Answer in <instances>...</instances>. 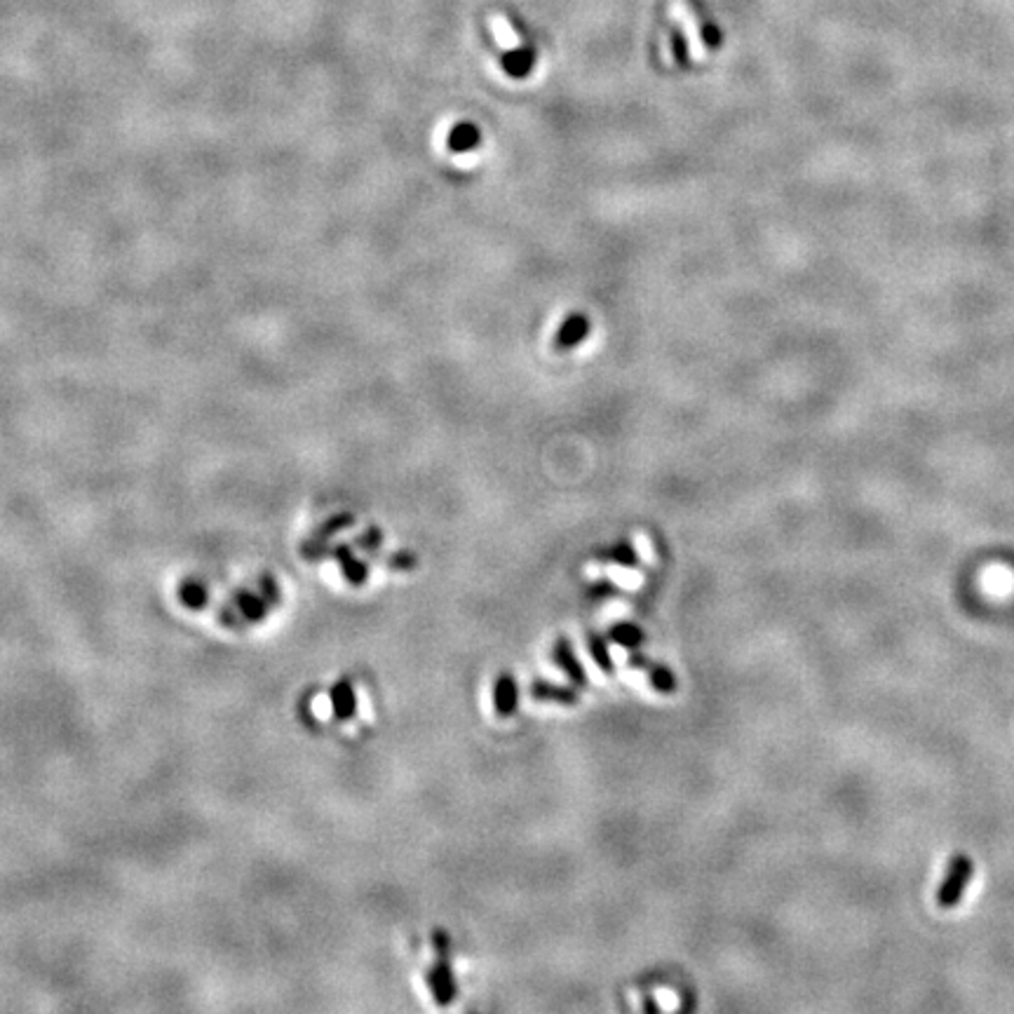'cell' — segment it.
<instances>
[{
	"instance_id": "cell-6",
	"label": "cell",
	"mask_w": 1014,
	"mask_h": 1014,
	"mask_svg": "<svg viewBox=\"0 0 1014 1014\" xmlns=\"http://www.w3.org/2000/svg\"><path fill=\"white\" fill-rule=\"evenodd\" d=\"M615 637H618V641H623V644H627V646H634L641 641V632L632 625H620L618 630H615Z\"/></svg>"
},
{
	"instance_id": "cell-8",
	"label": "cell",
	"mask_w": 1014,
	"mask_h": 1014,
	"mask_svg": "<svg viewBox=\"0 0 1014 1014\" xmlns=\"http://www.w3.org/2000/svg\"><path fill=\"white\" fill-rule=\"evenodd\" d=\"M592 653H594V660H597V665L604 667L606 672H611L613 662H611V658H608V651L599 644V641H592Z\"/></svg>"
},
{
	"instance_id": "cell-4",
	"label": "cell",
	"mask_w": 1014,
	"mask_h": 1014,
	"mask_svg": "<svg viewBox=\"0 0 1014 1014\" xmlns=\"http://www.w3.org/2000/svg\"><path fill=\"white\" fill-rule=\"evenodd\" d=\"M533 695H536L538 700L566 702V705L576 702V698H573L571 691H561V688H552L550 684H536V686H533Z\"/></svg>"
},
{
	"instance_id": "cell-3",
	"label": "cell",
	"mask_w": 1014,
	"mask_h": 1014,
	"mask_svg": "<svg viewBox=\"0 0 1014 1014\" xmlns=\"http://www.w3.org/2000/svg\"><path fill=\"white\" fill-rule=\"evenodd\" d=\"M557 660L559 665L564 667V672L571 674L573 681H578V684H585V669L578 665L576 655H573L569 641H561V644L557 646Z\"/></svg>"
},
{
	"instance_id": "cell-2",
	"label": "cell",
	"mask_w": 1014,
	"mask_h": 1014,
	"mask_svg": "<svg viewBox=\"0 0 1014 1014\" xmlns=\"http://www.w3.org/2000/svg\"><path fill=\"white\" fill-rule=\"evenodd\" d=\"M517 705V686L512 681V676H503L496 686V709L503 716L515 712Z\"/></svg>"
},
{
	"instance_id": "cell-7",
	"label": "cell",
	"mask_w": 1014,
	"mask_h": 1014,
	"mask_svg": "<svg viewBox=\"0 0 1014 1014\" xmlns=\"http://www.w3.org/2000/svg\"><path fill=\"white\" fill-rule=\"evenodd\" d=\"M653 684H655V688H660V691L667 693V691H672V688H674V679H672V674L667 672V669L660 667V669H655V672H653Z\"/></svg>"
},
{
	"instance_id": "cell-5",
	"label": "cell",
	"mask_w": 1014,
	"mask_h": 1014,
	"mask_svg": "<svg viewBox=\"0 0 1014 1014\" xmlns=\"http://www.w3.org/2000/svg\"><path fill=\"white\" fill-rule=\"evenodd\" d=\"M531 54H524V52H517V54H510V57H505V69L512 73L515 78H522L526 71L531 69Z\"/></svg>"
},
{
	"instance_id": "cell-1",
	"label": "cell",
	"mask_w": 1014,
	"mask_h": 1014,
	"mask_svg": "<svg viewBox=\"0 0 1014 1014\" xmlns=\"http://www.w3.org/2000/svg\"><path fill=\"white\" fill-rule=\"evenodd\" d=\"M972 871H975V864H972L968 855H953L951 857L944 881L937 890V907L939 909H953L961 904L965 890H968V885H970Z\"/></svg>"
}]
</instances>
